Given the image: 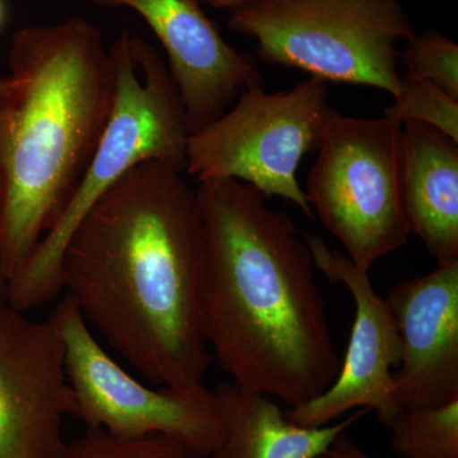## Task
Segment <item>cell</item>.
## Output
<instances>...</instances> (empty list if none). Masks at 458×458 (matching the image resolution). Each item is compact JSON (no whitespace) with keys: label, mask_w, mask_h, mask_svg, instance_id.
I'll use <instances>...</instances> for the list:
<instances>
[{"label":"cell","mask_w":458,"mask_h":458,"mask_svg":"<svg viewBox=\"0 0 458 458\" xmlns=\"http://www.w3.org/2000/svg\"><path fill=\"white\" fill-rule=\"evenodd\" d=\"M182 167L148 161L87 213L66 243L60 285L93 331L156 386L203 385L205 242Z\"/></svg>","instance_id":"1"},{"label":"cell","mask_w":458,"mask_h":458,"mask_svg":"<svg viewBox=\"0 0 458 458\" xmlns=\"http://www.w3.org/2000/svg\"><path fill=\"white\" fill-rule=\"evenodd\" d=\"M203 221V312L208 345L234 384L295 408L335 381L315 261L292 219L254 186L199 181Z\"/></svg>","instance_id":"2"},{"label":"cell","mask_w":458,"mask_h":458,"mask_svg":"<svg viewBox=\"0 0 458 458\" xmlns=\"http://www.w3.org/2000/svg\"><path fill=\"white\" fill-rule=\"evenodd\" d=\"M0 98L2 258L9 280L55 225L104 134L114 65L98 27L81 17L12 36Z\"/></svg>","instance_id":"3"},{"label":"cell","mask_w":458,"mask_h":458,"mask_svg":"<svg viewBox=\"0 0 458 458\" xmlns=\"http://www.w3.org/2000/svg\"><path fill=\"white\" fill-rule=\"evenodd\" d=\"M113 110L73 197L8 283V304L29 313L62 293L60 264L87 213L132 168L164 161L185 170L189 131L179 89L158 51L123 30L110 47Z\"/></svg>","instance_id":"4"},{"label":"cell","mask_w":458,"mask_h":458,"mask_svg":"<svg viewBox=\"0 0 458 458\" xmlns=\"http://www.w3.org/2000/svg\"><path fill=\"white\" fill-rule=\"evenodd\" d=\"M228 26L255 38L262 62L393 98L401 86L397 42L415 35L399 0H252Z\"/></svg>","instance_id":"5"},{"label":"cell","mask_w":458,"mask_h":458,"mask_svg":"<svg viewBox=\"0 0 458 458\" xmlns=\"http://www.w3.org/2000/svg\"><path fill=\"white\" fill-rule=\"evenodd\" d=\"M327 83L309 78L294 89L265 92L261 78L247 84L236 104L189 134L185 172L195 180L233 179L265 198L292 201L310 218L312 208L297 180L307 153L318 152L335 108Z\"/></svg>","instance_id":"6"},{"label":"cell","mask_w":458,"mask_h":458,"mask_svg":"<svg viewBox=\"0 0 458 458\" xmlns=\"http://www.w3.org/2000/svg\"><path fill=\"white\" fill-rule=\"evenodd\" d=\"M403 125L386 119L331 117L306 183L307 201L358 267L408 242L401 194Z\"/></svg>","instance_id":"7"},{"label":"cell","mask_w":458,"mask_h":458,"mask_svg":"<svg viewBox=\"0 0 458 458\" xmlns=\"http://www.w3.org/2000/svg\"><path fill=\"white\" fill-rule=\"evenodd\" d=\"M49 319L62 340L75 418L87 429L123 438L170 437L208 457L218 447L225 428L214 390L204 384L150 387L140 381L108 355L68 295Z\"/></svg>","instance_id":"8"},{"label":"cell","mask_w":458,"mask_h":458,"mask_svg":"<svg viewBox=\"0 0 458 458\" xmlns=\"http://www.w3.org/2000/svg\"><path fill=\"white\" fill-rule=\"evenodd\" d=\"M75 417L62 340L49 318L0 310V458H63Z\"/></svg>","instance_id":"9"},{"label":"cell","mask_w":458,"mask_h":458,"mask_svg":"<svg viewBox=\"0 0 458 458\" xmlns=\"http://www.w3.org/2000/svg\"><path fill=\"white\" fill-rule=\"evenodd\" d=\"M304 240L316 269L348 289L355 304V318L335 381L315 399L283 412L297 426L318 428L349 410L369 409L375 410L378 420L388 427L401 411L391 370L400 360L399 331L393 312L385 298L377 294L367 271L328 249L324 238L307 234Z\"/></svg>","instance_id":"10"},{"label":"cell","mask_w":458,"mask_h":458,"mask_svg":"<svg viewBox=\"0 0 458 458\" xmlns=\"http://www.w3.org/2000/svg\"><path fill=\"white\" fill-rule=\"evenodd\" d=\"M132 9L161 42L179 89L189 134L228 110L247 84L261 78L254 57L232 47L200 0H89Z\"/></svg>","instance_id":"11"},{"label":"cell","mask_w":458,"mask_h":458,"mask_svg":"<svg viewBox=\"0 0 458 458\" xmlns=\"http://www.w3.org/2000/svg\"><path fill=\"white\" fill-rule=\"evenodd\" d=\"M400 360L393 373L401 410L458 399V262L391 286Z\"/></svg>","instance_id":"12"},{"label":"cell","mask_w":458,"mask_h":458,"mask_svg":"<svg viewBox=\"0 0 458 458\" xmlns=\"http://www.w3.org/2000/svg\"><path fill=\"white\" fill-rule=\"evenodd\" d=\"M401 194L410 233L438 265L458 262V143L426 123H403Z\"/></svg>","instance_id":"13"},{"label":"cell","mask_w":458,"mask_h":458,"mask_svg":"<svg viewBox=\"0 0 458 458\" xmlns=\"http://www.w3.org/2000/svg\"><path fill=\"white\" fill-rule=\"evenodd\" d=\"M214 393L225 434L208 458H318L369 411L358 410L333 426L301 427L285 418L274 399L252 388L228 382Z\"/></svg>","instance_id":"14"},{"label":"cell","mask_w":458,"mask_h":458,"mask_svg":"<svg viewBox=\"0 0 458 458\" xmlns=\"http://www.w3.org/2000/svg\"><path fill=\"white\" fill-rule=\"evenodd\" d=\"M388 428L393 450L401 458H458V399L401 410Z\"/></svg>","instance_id":"15"},{"label":"cell","mask_w":458,"mask_h":458,"mask_svg":"<svg viewBox=\"0 0 458 458\" xmlns=\"http://www.w3.org/2000/svg\"><path fill=\"white\" fill-rule=\"evenodd\" d=\"M384 114L401 125L426 123L458 143V101L421 78L401 75L399 95L385 108Z\"/></svg>","instance_id":"16"},{"label":"cell","mask_w":458,"mask_h":458,"mask_svg":"<svg viewBox=\"0 0 458 458\" xmlns=\"http://www.w3.org/2000/svg\"><path fill=\"white\" fill-rule=\"evenodd\" d=\"M63 458H208L179 439L165 436L123 438L104 430L87 429L68 443Z\"/></svg>","instance_id":"17"},{"label":"cell","mask_w":458,"mask_h":458,"mask_svg":"<svg viewBox=\"0 0 458 458\" xmlns=\"http://www.w3.org/2000/svg\"><path fill=\"white\" fill-rule=\"evenodd\" d=\"M406 73L438 87L458 101V47L441 33L428 30L406 41L399 53Z\"/></svg>","instance_id":"18"},{"label":"cell","mask_w":458,"mask_h":458,"mask_svg":"<svg viewBox=\"0 0 458 458\" xmlns=\"http://www.w3.org/2000/svg\"><path fill=\"white\" fill-rule=\"evenodd\" d=\"M324 456L327 458H379L370 456L367 452L361 450L360 445L352 441V437L349 436L348 429L343 430L334 439L330 447L325 451Z\"/></svg>","instance_id":"19"},{"label":"cell","mask_w":458,"mask_h":458,"mask_svg":"<svg viewBox=\"0 0 458 458\" xmlns=\"http://www.w3.org/2000/svg\"><path fill=\"white\" fill-rule=\"evenodd\" d=\"M8 304V278L2 258V221H0V310Z\"/></svg>","instance_id":"20"},{"label":"cell","mask_w":458,"mask_h":458,"mask_svg":"<svg viewBox=\"0 0 458 458\" xmlns=\"http://www.w3.org/2000/svg\"><path fill=\"white\" fill-rule=\"evenodd\" d=\"M210 7L216 9H229V11H236V9L242 7L247 3L252 0H205Z\"/></svg>","instance_id":"21"},{"label":"cell","mask_w":458,"mask_h":458,"mask_svg":"<svg viewBox=\"0 0 458 458\" xmlns=\"http://www.w3.org/2000/svg\"><path fill=\"white\" fill-rule=\"evenodd\" d=\"M13 86V80L11 77L0 78V98Z\"/></svg>","instance_id":"22"},{"label":"cell","mask_w":458,"mask_h":458,"mask_svg":"<svg viewBox=\"0 0 458 458\" xmlns=\"http://www.w3.org/2000/svg\"><path fill=\"white\" fill-rule=\"evenodd\" d=\"M5 21V7L4 2L0 0V30H2L3 25H4Z\"/></svg>","instance_id":"23"},{"label":"cell","mask_w":458,"mask_h":458,"mask_svg":"<svg viewBox=\"0 0 458 458\" xmlns=\"http://www.w3.org/2000/svg\"><path fill=\"white\" fill-rule=\"evenodd\" d=\"M318 458H327V457H325L324 454H322V456H319Z\"/></svg>","instance_id":"24"}]
</instances>
